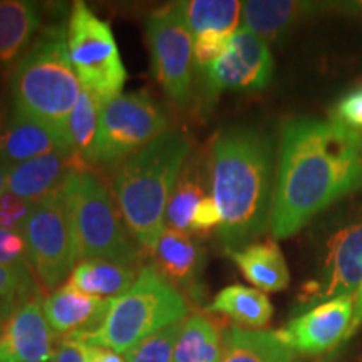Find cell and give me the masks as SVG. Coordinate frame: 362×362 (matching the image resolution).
Returning <instances> with one entry per match:
<instances>
[{
  "instance_id": "22",
  "label": "cell",
  "mask_w": 362,
  "mask_h": 362,
  "mask_svg": "<svg viewBox=\"0 0 362 362\" xmlns=\"http://www.w3.org/2000/svg\"><path fill=\"white\" fill-rule=\"evenodd\" d=\"M221 327L215 317L202 312L188 317L176 341L173 362H220L225 337Z\"/></svg>"
},
{
  "instance_id": "14",
  "label": "cell",
  "mask_w": 362,
  "mask_h": 362,
  "mask_svg": "<svg viewBox=\"0 0 362 362\" xmlns=\"http://www.w3.org/2000/svg\"><path fill=\"white\" fill-rule=\"evenodd\" d=\"M42 302L44 298L37 293L4 324L0 362H54L56 351Z\"/></svg>"
},
{
  "instance_id": "32",
  "label": "cell",
  "mask_w": 362,
  "mask_h": 362,
  "mask_svg": "<svg viewBox=\"0 0 362 362\" xmlns=\"http://www.w3.org/2000/svg\"><path fill=\"white\" fill-rule=\"evenodd\" d=\"M329 117L334 121H339V123L347 126V128L362 131V84L347 90L334 104Z\"/></svg>"
},
{
  "instance_id": "8",
  "label": "cell",
  "mask_w": 362,
  "mask_h": 362,
  "mask_svg": "<svg viewBox=\"0 0 362 362\" xmlns=\"http://www.w3.org/2000/svg\"><path fill=\"white\" fill-rule=\"evenodd\" d=\"M168 129V117L146 90L121 94L103 106L96 143L86 163L128 160Z\"/></svg>"
},
{
  "instance_id": "9",
  "label": "cell",
  "mask_w": 362,
  "mask_h": 362,
  "mask_svg": "<svg viewBox=\"0 0 362 362\" xmlns=\"http://www.w3.org/2000/svg\"><path fill=\"white\" fill-rule=\"evenodd\" d=\"M144 33L153 74L175 106L185 107L193 93V35L180 2L156 8L146 17Z\"/></svg>"
},
{
  "instance_id": "40",
  "label": "cell",
  "mask_w": 362,
  "mask_h": 362,
  "mask_svg": "<svg viewBox=\"0 0 362 362\" xmlns=\"http://www.w3.org/2000/svg\"><path fill=\"white\" fill-rule=\"evenodd\" d=\"M357 6H359V8H361V11H362V2H359V4H357Z\"/></svg>"
},
{
  "instance_id": "23",
  "label": "cell",
  "mask_w": 362,
  "mask_h": 362,
  "mask_svg": "<svg viewBox=\"0 0 362 362\" xmlns=\"http://www.w3.org/2000/svg\"><path fill=\"white\" fill-rule=\"evenodd\" d=\"M310 11L309 4L292 0H250L243 2L242 22L264 40L279 39L287 33L304 13Z\"/></svg>"
},
{
  "instance_id": "17",
  "label": "cell",
  "mask_w": 362,
  "mask_h": 362,
  "mask_svg": "<svg viewBox=\"0 0 362 362\" xmlns=\"http://www.w3.org/2000/svg\"><path fill=\"white\" fill-rule=\"evenodd\" d=\"M156 269L175 285L197 296L205 267V250L189 233L163 230L155 250Z\"/></svg>"
},
{
  "instance_id": "6",
  "label": "cell",
  "mask_w": 362,
  "mask_h": 362,
  "mask_svg": "<svg viewBox=\"0 0 362 362\" xmlns=\"http://www.w3.org/2000/svg\"><path fill=\"white\" fill-rule=\"evenodd\" d=\"M61 189L76 262L104 259L131 267L138 264L139 245L129 237L103 181L89 171H72Z\"/></svg>"
},
{
  "instance_id": "24",
  "label": "cell",
  "mask_w": 362,
  "mask_h": 362,
  "mask_svg": "<svg viewBox=\"0 0 362 362\" xmlns=\"http://www.w3.org/2000/svg\"><path fill=\"white\" fill-rule=\"evenodd\" d=\"M208 312L221 314L247 327L259 329L270 322L274 307L259 288L235 284L216 293L214 302L208 305Z\"/></svg>"
},
{
  "instance_id": "10",
  "label": "cell",
  "mask_w": 362,
  "mask_h": 362,
  "mask_svg": "<svg viewBox=\"0 0 362 362\" xmlns=\"http://www.w3.org/2000/svg\"><path fill=\"white\" fill-rule=\"evenodd\" d=\"M22 235L27 245V262L34 274L45 288L56 291L76 267L61 188L35 203Z\"/></svg>"
},
{
  "instance_id": "15",
  "label": "cell",
  "mask_w": 362,
  "mask_h": 362,
  "mask_svg": "<svg viewBox=\"0 0 362 362\" xmlns=\"http://www.w3.org/2000/svg\"><path fill=\"white\" fill-rule=\"evenodd\" d=\"M86 163L72 151H56L11 168L7 192L33 205L62 187L72 171H86Z\"/></svg>"
},
{
  "instance_id": "19",
  "label": "cell",
  "mask_w": 362,
  "mask_h": 362,
  "mask_svg": "<svg viewBox=\"0 0 362 362\" xmlns=\"http://www.w3.org/2000/svg\"><path fill=\"white\" fill-rule=\"evenodd\" d=\"M228 255L242 270L243 277L264 293L280 292L288 287L291 272L282 250L272 238L232 250Z\"/></svg>"
},
{
  "instance_id": "29",
  "label": "cell",
  "mask_w": 362,
  "mask_h": 362,
  "mask_svg": "<svg viewBox=\"0 0 362 362\" xmlns=\"http://www.w3.org/2000/svg\"><path fill=\"white\" fill-rule=\"evenodd\" d=\"M39 291L35 287L29 267H11L0 264V322H7L11 317L29 302Z\"/></svg>"
},
{
  "instance_id": "1",
  "label": "cell",
  "mask_w": 362,
  "mask_h": 362,
  "mask_svg": "<svg viewBox=\"0 0 362 362\" xmlns=\"http://www.w3.org/2000/svg\"><path fill=\"white\" fill-rule=\"evenodd\" d=\"M362 188V131L334 119L292 117L280 131L270 230L300 232L317 214Z\"/></svg>"
},
{
  "instance_id": "5",
  "label": "cell",
  "mask_w": 362,
  "mask_h": 362,
  "mask_svg": "<svg viewBox=\"0 0 362 362\" xmlns=\"http://www.w3.org/2000/svg\"><path fill=\"white\" fill-rule=\"evenodd\" d=\"M188 312L183 293L156 265H144L129 291L111 298L110 310L96 330L74 332L64 339L126 354L158 330L185 320Z\"/></svg>"
},
{
  "instance_id": "33",
  "label": "cell",
  "mask_w": 362,
  "mask_h": 362,
  "mask_svg": "<svg viewBox=\"0 0 362 362\" xmlns=\"http://www.w3.org/2000/svg\"><path fill=\"white\" fill-rule=\"evenodd\" d=\"M0 264L11 267L29 265L24 235L0 228Z\"/></svg>"
},
{
  "instance_id": "37",
  "label": "cell",
  "mask_w": 362,
  "mask_h": 362,
  "mask_svg": "<svg viewBox=\"0 0 362 362\" xmlns=\"http://www.w3.org/2000/svg\"><path fill=\"white\" fill-rule=\"evenodd\" d=\"M361 325H362V284H361V287L357 288V292H356L354 317H352V324H351L349 334H347V339H349L352 334H356L357 330L361 329Z\"/></svg>"
},
{
  "instance_id": "25",
  "label": "cell",
  "mask_w": 362,
  "mask_h": 362,
  "mask_svg": "<svg viewBox=\"0 0 362 362\" xmlns=\"http://www.w3.org/2000/svg\"><path fill=\"white\" fill-rule=\"evenodd\" d=\"M40 25L39 8L25 0H0V62L7 64L24 51Z\"/></svg>"
},
{
  "instance_id": "26",
  "label": "cell",
  "mask_w": 362,
  "mask_h": 362,
  "mask_svg": "<svg viewBox=\"0 0 362 362\" xmlns=\"http://www.w3.org/2000/svg\"><path fill=\"white\" fill-rule=\"evenodd\" d=\"M181 13L193 37L203 34L235 35L240 29L243 2L238 0H188Z\"/></svg>"
},
{
  "instance_id": "18",
  "label": "cell",
  "mask_w": 362,
  "mask_h": 362,
  "mask_svg": "<svg viewBox=\"0 0 362 362\" xmlns=\"http://www.w3.org/2000/svg\"><path fill=\"white\" fill-rule=\"evenodd\" d=\"M56 151H71L67 143L51 128L13 111L4 131L0 160L13 166Z\"/></svg>"
},
{
  "instance_id": "13",
  "label": "cell",
  "mask_w": 362,
  "mask_h": 362,
  "mask_svg": "<svg viewBox=\"0 0 362 362\" xmlns=\"http://www.w3.org/2000/svg\"><path fill=\"white\" fill-rule=\"evenodd\" d=\"M354 305L356 296L325 300L292 319L280 332L298 354H324L347 339Z\"/></svg>"
},
{
  "instance_id": "7",
  "label": "cell",
  "mask_w": 362,
  "mask_h": 362,
  "mask_svg": "<svg viewBox=\"0 0 362 362\" xmlns=\"http://www.w3.org/2000/svg\"><path fill=\"white\" fill-rule=\"evenodd\" d=\"M67 49L81 86L93 93L103 106L123 94L128 72L111 24L98 17L83 0L71 8Z\"/></svg>"
},
{
  "instance_id": "30",
  "label": "cell",
  "mask_w": 362,
  "mask_h": 362,
  "mask_svg": "<svg viewBox=\"0 0 362 362\" xmlns=\"http://www.w3.org/2000/svg\"><path fill=\"white\" fill-rule=\"evenodd\" d=\"M185 320L158 330L124 354L126 362H173L175 346Z\"/></svg>"
},
{
  "instance_id": "11",
  "label": "cell",
  "mask_w": 362,
  "mask_h": 362,
  "mask_svg": "<svg viewBox=\"0 0 362 362\" xmlns=\"http://www.w3.org/2000/svg\"><path fill=\"white\" fill-rule=\"evenodd\" d=\"M272 74L274 56L269 42L240 27L226 51L205 69L206 90L210 96L223 90H262L269 86Z\"/></svg>"
},
{
  "instance_id": "38",
  "label": "cell",
  "mask_w": 362,
  "mask_h": 362,
  "mask_svg": "<svg viewBox=\"0 0 362 362\" xmlns=\"http://www.w3.org/2000/svg\"><path fill=\"white\" fill-rule=\"evenodd\" d=\"M8 173H11V166L6 165V163L0 160V198H2V194L7 192Z\"/></svg>"
},
{
  "instance_id": "28",
  "label": "cell",
  "mask_w": 362,
  "mask_h": 362,
  "mask_svg": "<svg viewBox=\"0 0 362 362\" xmlns=\"http://www.w3.org/2000/svg\"><path fill=\"white\" fill-rule=\"evenodd\" d=\"M205 197V189L192 173L181 175L173 193H171L168 206H166V228L176 230L181 233L192 232L193 215Z\"/></svg>"
},
{
  "instance_id": "21",
  "label": "cell",
  "mask_w": 362,
  "mask_h": 362,
  "mask_svg": "<svg viewBox=\"0 0 362 362\" xmlns=\"http://www.w3.org/2000/svg\"><path fill=\"white\" fill-rule=\"evenodd\" d=\"M136 279L138 272L134 267L104 259H89L79 262L72 269L66 285L88 296L115 298L129 291Z\"/></svg>"
},
{
  "instance_id": "2",
  "label": "cell",
  "mask_w": 362,
  "mask_h": 362,
  "mask_svg": "<svg viewBox=\"0 0 362 362\" xmlns=\"http://www.w3.org/2000/svg\"><path fill=\"white\" fill-rule=\"evenodd\" d=\"M274 149L262 131L232 126L211 143V197L218 205V237L228 252L250 245L270 226Z\"/></svg>"
},
{
  "instance_id": "3",
  "label": "cell",
  "mask_w": 362,
  "mask_h": 362,
  "mask_svg": "<svg viewBox=\"0 0 362 362\" xmlns=\"http://www.w3.org/2000/svg\"><path fill=\"white\" fill-rule=\"evenodd\" d=\"M189 149L192 143L187 136L168 129L129 156L117 170V210L131 237L146 250H155L165 230L166 206Z\"/></svg>"
},
{
  "instance_id": "4",
  "label": "cell",
  "mask_w": 362,
  "mask_h": 362,
  "mask_svg": "<svg viewBox=\"0 0 362 362\" xmlns=\"http://www.w3.org/2000/svg\"><path fill=\"white\" fill-rule=\"evenodd\" d=\"M11 90L16 112L51 128L71 148L69 117L83 86L71 64L67 25L40 30L12 72Z\"/></svg>"
},
{
  "instance_id": "16",
  "label": "cell",
  "mask_w": 362,
  "mask_h": 362,
  "mask_svg": "<svg viewBox=\"0 0 362 362\" xmlns=\"http://www.w3.org/2000/svg\"><path fill=\"white\" fill-rule=\"evenodd\" d=\"M111 298L88 296L69 285H62L44 298L42 309L49 327L57 336L90 332L103 324Z\"/></svg>"
},
{
  "instance_id": "20",
  "label": "cell",
  "mask_w": 362,
  "mask_h": 362,
  "mask_svg": "<svg viewBox=\"0 0 362 362\" xmlns=\"http://www.w3.org/2000/svg\"><path fill=\"white\" fill-rule=\"evenodd\" d=\"M296 351L280 330H250L230 325L225 330L220 362H292Z\"/></svg>"
},
{
  "instance_id": "27",
  "label": "cell",
  "mask_w": 362,
  "mask_h": 362,
  "mask_svg": "<svg viewBox=\"0 0 362 362\" xmlns=\"http://www.w3.org/2000/svg\"><path fill=\"white\" fill-rule=\"evenodd\" d=\"M101 110L103 103L93 93L83 88L69 117V139L72 153H76L84 163L96 143Z\"/></svg>"
},
{
  "instance_id": "41",
  "label": "cell",
  "mask_w": 362,
  "mask_h": 362,
  "mask_svg": "<svg viewBox=\"0 0 362 362\" xmlns=\"http://www.w3.org/2000/svg\"><path fill=\"white\" fill-rule=\"evenodd\" d=\"M0 332H2V322H0Z\"/></svg>"
},
{
  "instance_id": "12",
  "label": "cell",
  "mask_w": 362,
  "mask_h": 362,
  "mask_svg": "<svg viewBox=\"0 0 362 362\" xmlns=\"http://www.w3.org/2000/svg\"><path fill=\"white\" fill-rule=\"evenodd\" d=\"M362 284V216L330 237L319 275L302 287L300 302L317 305L342 296H356Z\"/></svg>"
},
{
  "instance_id": "35",
  "label": "cell",
  "mask_w": 362,
  "mask_h": 362,
  "mask_svg": "<svg viewBox=\"0 0 362 362\" xmlns=\"http://www.w3.org/2000/svg\"><path fill=\"white\" fill-rule=\"evenodd\" d=\"M74 342V341H72ZM79 346L81 352H83L86 362H126L117 352L106 349L101 346H90V344L76 342Z\"/></svg>"
},
{
  "instance_id": "34",
  "label": "cell",
  "mask_w": 362,
  "mask_h": 362,
  "mask_svg": "<svg viewBox=\"0 0 362 362\" xmlns=\"http://www.w3.org/2000/svg\"><path fill=\"white\" fill-rule=\"evenodd\" d=\"M221 223V215L214 197H205L197 206L193 215L192 232L189 233H208L210 230L218 228Z\"/></svg>"
},
{
  "instance_id": "36",
  "label": "cell",
  "mask_w": 362,
  "mask_h": 362,
  "mask_svg": "<svg viewBox=\"0 0 362 362\" xmlns=\"http://www.w3.org/2000/svg\"><path fill=\"white\" fill-rule=\"evenodd\" d=\"M54 362H86V359L78 344L69 341V339H62V342H59L56 349Z\"/></svg>"
},
{
  "instance_id": "39",
  "label": "cell",
  "mask_w": 362,
  "mask_h": 362,
  "mask_svg": "<svg viewBox=\"0 0 362 362\" xmlns=\"http://www.w3.org/2000/svg\"><path fill=\"white\" fill-rule=\"evenodd\" d=\"M6 111H4L2 101H0V146H2V138H4V131H6Z\"/></svg>"
},
{
  "instance_id": "31",
  "label": "cell",
  "mask_w": 362,
  "mask_h": 362,
  "mask_svg": "<svg viewBox=\"0 0 362 362\" xmlns=\"http://www.w3.org/2000/svg\"><path fill=\"white\" fill-rule=\"evenodd\" d=\"M33 203L6 192L0 198V228L22 233L27 218L33 211Z\"/></svg>"
}]
</instances>
